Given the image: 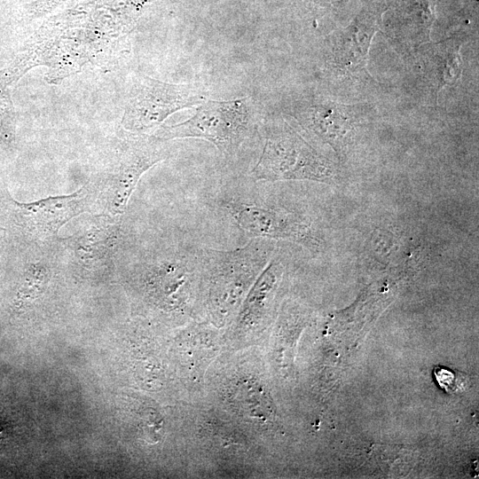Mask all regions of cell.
Here are the masks:
<instances>
[{
  "mask_svg": "<svg viewBox=\"0 0 479 479\" xmlns=\"http://www.w3.org/2000/svg\"><path fill=\"white\" fill-rule=\"evenodd\" d=\"M136 26L122 0H95L79 4L45 20L1 69L16 82L28 70L47 67L45 80L59 83L114 51Z\"/></svg>",
  "mask_w": 479,
  "mask_h": 479,
  "instance_id": "obj_1",
  "label": "cell"
},
{
  "mask_svg": "<svg viewBox=\"0 0 479 479\" xmlns=\"http://www.w3.org/2000/svg\"><path fill=\"white\" fill-rule=\"evenodd\" d=\"M275 249L274 240L263 239L230 250L200 249L202 307L213 323L234 318Z\"/></svg>",
  "mask_w": 479,
  "mask_h": 479,
  "instance_id": "obj_2",
  "label": "cell"
},
{
  "mask_svg": "<svg viewBox=\"0 0 479 479\" xmlns=\"http://www.w3.org/2000/svg\"><path fill=\"white\" fill-rule=\"evenodd\" d=\"M251 177L255 181L310 180L333 184L337 172L331 161L283 122L266 126L262 153Z\"/></svg>",
  "mask_w": 479,
  "mask_h": 479,
  "instance_id": "obj_3",
  "label": "cell"
},
{
  "mask_svg": "<svg viewBox=\"0 0 479 479\" xmlns=\"http://www.w3.org/2000/svg\"><path fill=\"white\" fill-rule=\"evenodd\" d=\"M168 141L195 137L212 143L224 157H233L254 135V114L248 98L206 99L195 114L180 123L159 127L152 134Z\"/></svg>",
  "mask_w": 479,
  "mask_h": 479,
  "instance_id": "obj_4",
  "label": "cell"
},
{
  "mask_svg": "<svg viewBox=\"0 0 479 479\" xmlns=\"http://www.w3.org/2000/svg\"><path fill=\"white\" fill-rule=\"evenodd\" d=\"M137 273L148 297L162 309L190 316L202 307L200 249L146 262Z\"/></svg>",
  "mask_w": 479,
  "mask_h": 479,
  "instance_id": "obj_5",
  "label": "cell"
},
{
  "mask_svg": "<svg viewBox=\"0 0 479 479\" xmlns=\"http://www.w3.org/2000/svg\"><path fill=\"white\" fill-rule=\"evenodd\" d=\"M221 206L232 224L250 240H287L313 252L323 247V239L312 222L296 211L230 194L223 197Z\"/></svg>",
  "mask_w": 479,
  "mask_h": 479,
  "instance_id": "obj_6",
  "label": "cell"
},
{
  "mask_svg": "<svg viewBox=\"0 0 479 479\" xmlns=\"http://www.w3.org/2000/svg\"><path fill=\"white\" fill-rule=\"evenodd\" d=\"M208 90L199 83H169L148 75L133 79L121 122L130 134H145L172 114L203 103Z\"/></svg>",
  "mask_w": 479,
  "mask_h": 479,
  "instance_id": "obj_7",
  "label": "cell"
},
{
  "mask_svg": "<svg viewBox=\"0 0 479 479\" xmlns=\"http://www.w3.org/2000/svg\"><path fill=\"white\" fill-rule=\"evenodd\" d=\"M166 142L153 135L129 133L119 143L105 183L106 214L122 217L142 175L169 156Z\"/></svg>",
  "mask_w": 479,
  "mask_h": 479,
  "instance_id": "obj_8",
  "label": "cell"
},
{
  "mask_svg": "<svg viewBox=\"0 0 479 479\" xmlns=\"http://www.w3.org/2000/svg\"><path fill=\"white\" fill-rule=\"evenodd\" d=\"M362 105H345L328 99H310L297 103L293 110L304 129L341 153L362 121Z\"/></svg>",
  "mask_w": 479,
  "mask_h": 479,
  "instance_id": "obj_9",
  "label": "cell"
},
{
  "mask_svg": "<svg viewBox=\"0 0 479 479\" xmlns=\"http://www.w3.org/2000/svg\"><path fill=\"white\" fill-rule=\"evenodd\" d=\"M90 192V186L84 185L67 195L32 202L12 201L18 223L22 228L35 239L47 240L86 209Z\"/></svg>",
  "mask_w": 479,
  "mask_h": 479,
  "instance_id": "obj_10",
  "label": "cell"
},
{
  "mask_svg": "<svg viewBox=\"0 0 479 479\" xmlns=\"http://www.w3.org/2000/svg\"><path fill=\"white\" fill-rule=\"evenodd\" d=\"M284 271L282 261L274 255L247 292L234 316L233 333L236 335H253L263 330L271 316Z\"/></svg>",
  "mask_w": 479,
  "mask_h": 479,
  "instance_id": "obj_11",
  "label": "cell"
},
{
  "mask_svg": "<svg viewBox=\"0 0 479 479\" xmlns=\"http://www.w3.org/2000/svg\"><path fill=\"white\" fill-rule=\"evenodd\" d=\"M120 219L106 213L93 216L67 238L75 263L86 267L109 263L119 239Z\"/></svg>",
  "mask_w": 479,
  "mask_h": 479,
  "instance_id": "obj_12",
  "label": "cell"
},
{
  "mask_svg": "<svg viewBox=\"0 0 479 479\" xmlns=\"http://www.w3.org/2000/svg\"><path fill=\"white\" fill-rule=\"evenodd\" d=\"M377 23L360 18L328 38L331 65L342 74L362 72L367 64L369 49Z\"/></svg>",
  "mask_w": 479,
  "mask_h": 479,
  "instance_id": "obj_13",
  "label": "cell"
},
{
  "mask_svg": "<svg viewBox=\"0 0 479 479\" xmlns=\"http://www.w3.org/2000/svg\"><path fill=\"white\" fill-rule=\"evenodd\" d=\"M460 45L461 38L452 37L424 50L425 73L436 89V97L444 86L453 85L461 77Z\"/></svg>",
  "mask_w": 479,
  "mask_h": 479,
  "instance_id": "obj_14",
  "label": "cell"
},
{
  "mask_svg": "<svg viewBox=\"0 0 479 479\" xmlns=\"http://www.w3.org/2000/svg\"><path fill=\"white\" fill-rule=\"evenodd\" d=\"M15 139V114L8 86L0 82V144L11 146Z\"/></svg>",
  "mask_w": 479,
  "mask_h": 479,
  "instance_id": "obj_15",
  "label": "cell"
},
{
  "mask_svg": "<svg viewBox=\"0 0 479 479\" xmlns=\"http://www.w3.org/2000/svg\"><path fill=\"white\" fill-rule=\"evenodd\" d=\"M434 374L439 386L448 393L460 392L467 385L465 375L462 376V373L449 368L436 366Z\"/></svg>",
  "mask_w": 479,
  "mask_h": 479,
  "instance_id": "obj_16",
  "label": "cell"
},
{
  "mask_svg": "<svg viewBox=\"0 0 479 479\" xmlns=\"http://www.w3.org/2000/svg\"><path fill=\"white\" fill-rule=\"evenodd\" d=\"M66 1L67 0H36L27 5L26 13L31 19L38 18L51 12Z\"/></svg>",
  "mask_w": 479,
  "mask_h": 479,
  "instance_id": "obj_17",
  "label": "cell"
},
{
  "mask_svg": "<svg viewBox=\"0 0 479 479\" xmlns=\"http://www.w3.org/2000/svg\"><path fill=\"white\" fill-rule=\"evenodd\" d=\"M0 240H1V236H0ZM0 247H1V240H0Z\"/></svg>",
  "mask_w": 479,
  "mask_h": 479,
  "instance_id": "obj_18",
  "label": "cell"
},
{
  "mask_svg": "<svg viewBox=\"0 0 479 479\" xmlns=\"http://www.w3.org/2000/svg\"><path fill=\"white\" fill-rule=\"evenodd\" d=\"M0 433H1V430H0Z\"/></svg>",
  "mask_w": 479,
  "mask_h": 479,
  "instance_id": "obj_19",
  "label": "cell"
}]
</instances>
